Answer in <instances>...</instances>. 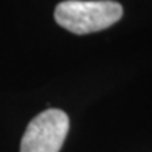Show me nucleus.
I'll return each mask as SVG.
<instances>
[{
	"label": "nucleus",
	"instance_id": "f257e3e1",
	"mask_svg": "<svg viewBox=\"0 0 152 152\" xmlns=\"http://www.w3.org/2000/svg\"><path fill=\"white\" fill-rule=\"evenodd\" d=\"M121 15V5L112 0H66L56 6L54 19L61 28L82 35L109 28Z\"/></svg>",
	"mask_w": 152,
	"mask_h": 152
},
{
	"label": "nucleus",
	"instance_id": "f03ea898",
	"mask_svg": "<svg viewBox=\"0 0 152 152\" xmlns=\"http://www.w3.org/2000/svg\"><path fill=\"white\" fill-rule=\"evenodd\" d=\"M69 131V117L60 109H48L28 124L20 152H58Z\"/></svg>",
	"mask_w": 152,
	"mask_h": 152
}]
</instances>
